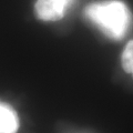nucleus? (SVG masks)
Instances as JSON below:
<instances>
[{
  "label": "nucleus",
  "instance_id": "obj_1",
  "mask_svg": "<svg viewBox=\"0 0 133 133\" xmlns=\"http://www.w3.org/2000/svg\"><path fill=\"white\" fill-rule=\"evenodd\" d=\"M85 16L105 36L114 40L123 38L132 20L125 3L119 0L91 3L85 8Z\"/></svg>",
  "mask_w": 133,
  "mask_h": 133
},
{
  "label": "nucleus",
  "instance_id": "obj_2",
  "mask_svg": "<svg viewBox=\"0 0 133 133\" xmlns=\"http://www.w3.org/2000/svg\"><path fill=\"white\" fill-rule=\"evenodd\" d=\"M74 0H37L36 14L44 21H56L63 18Z\"/></svg>",
  "mask_w": 133,
  "mask_h": 133
},
{
  "label": "nucleus",
  "instance_id": "obj_3",
  "mask_svg": "<svg viewBox=\"0 0 133 133\" xmlns=\"http://www.w3.org/2000/svg\"><path fill=\"white\" fill-rule=\"evenodd\" d=\"M19 120L16 111L6 103H0V133H16Z\"/></svg>",
  "mask_w": 133,
  "mask_h": 133
},
{
  "label": "nucleus",
  "instance_id": "obj_4",
  "mask_svg": "<svg viewBox=\"0 0 133 133\" xmlns=\"http://www.w3.org/2000/svg\"><path fill=\"white\" fill-rule=\"evenodd\" d=\"M121 63L124 71L133 76V40L130 41L122 52Z\"/></svg>",
  "mask_w": 133,
  "mask_h": 133
}]
</instances>
